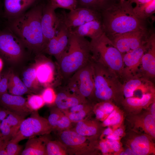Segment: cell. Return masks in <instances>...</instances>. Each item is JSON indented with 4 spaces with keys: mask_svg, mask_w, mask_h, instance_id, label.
<instances>
[{
    "mask_svg": "<svg viewBox=\"0 0 155 155\" xmlns=\"http://www.w3.org/2000/svg\"><path fill=\"white\" fill-rule=\"evenodd\" d=\"M133 11L138 18L143 20H148L155 12V0L147 3L136 5Z\"/></svg>",
    "mask_w": 155,
    "mask_h": 155,
    "instance_id": "obj_30",
    "label": "cell"
},
{
    "mask_svg": "<svg viewBox=\"0 0 155 155\" xmlns=\"http://www.w3.org/2000/svg\"><path fill=\"white\" fill-rule=\"evenodd\" d=\"M65 87L71 92L86 99L94 96V78L92 60L71 77Z\"/></svg>",
    "mask_w": 155,
    "mask_h": 155,
    "instance_id": "obj_7",
    "label": "cell"
},
{
    "mask_svg": "<svg viewBox=\"0 0 155 155\" xmlns=\"http://www.w3.org/2000/svg\"><path fill=\"white\" fill-rule=\"evenodd\" d=\"M119 1H120V2H123V1H125L126 0H118Z\"/></svg>",
    "mask_w": 155,
    "mask_h": 155,
    "instance_id": "obj_57",
    "label": "cell"
},
{
    "mask_svg": "<svg viewBox=\"0 0 155 155\" xmlns=\"http://www.w3.org/2000/svg\"><path fill=\"white\" fill-rule=\"evenodd\" d=\"M8 141H5L0 150V155H7L6 146Z\"/></svg>",
    "mask_w": 155,
    "mask_h": 155,
    "instance_id": "obj_48",
    "label": "cell"
},
{
    "mask_svg": "<svg viewBox=\"0 0 155 155\" xmlns=\"http://www.w3.org/2000/svg\"><path fill=\"white\" fill-rule=\"evenodd\" d=\"M22 81L26 87L31 91L35 92L38 89L36 85L38 84L36 75L35 67L27 69L23 74Z\"/></svg>",
    "mask_w": 155,
    "mask_h": 155,
    "instance_id": "obj_32",
    "label": "cell"
},
{
    "mask_svg": "<svg viewBox=\"0 0 155 155\" xmlns=\"http://www.w3.org/2000/svg\"><path fill=\"white\" fill-rule=\"evenodd\" d=\"M48 138L44 136H35L28 139L22 155H46V144Z\"/></svg>",
    "mask_w": 155,
    "mask_h": 155,
    "instance_id": "obj_23",
    "label": "cell"
},
{
    "mask_svg": "<svg viewBox=\"0 0 155 155\" xmlns=\"http://www.w3.org/2000/svg\"><path fill=\"white\" fill-rule=\"evenodd\" d=\"M4 141L3 139L0 137V150L2 147L4 143Z\"/></svg>",
    "mask_w": 155,
    "mask_h": 155,
    "instance_id": "obj_54",
    "label": "cell"
},
{
    "mask_svg": "<svg viewBox=\"0 0 155 155\" xmlns=\"http://www.w3.org/2000/svg\"><path fill=\"white\" fill-rule=\"evenodd\" d=\"M95 112L96 118L98 119L104 120L105 118L104 113L96 106H95Z\"/></svg>",
    "mask_w": 155,
    "mask_h": 155,
    "instance_id": "obj_46",
    "label": "cell"
},
{
    "mask_svg": "<svg viewBox=\"0 0 155 155\" xmlns=\"http://www.w3.org/2000/svg\"><path fill=\"white\" fill-rule=\"evenodd\" d=\"M114 134L120 137L121 136L123 133V130L121 128L117 129L113 132Z\"/></svg>",
    "mask_w": 155,
    "mask_h": 155,
    "instance_id": "obj_50",
    "label": "cell"
},
{
    "mask_svg": "<svg viewBox=\"0 0 155 155\" xmlns=\"http://www.w3.org/2000/svg\"><path fill=\"white\" fill-rule=\"evenodd\" d=\"M70 30L62 23L56 34L47 43L43 51L54 56L58 61L68 45Z\"/></svg>",
    "mask_w": 155,
    "mask_h": 155,
    "instance_id": "obj_14",
    "label": "cell"
},
{
    "mask_svg": "<svg viewBox=\"0 0 155 155\" xmlns=\"http://www.w3.org/2000/svg\"><path fill=\"white\" fill-rule=\"evenodd\" d=\"M10 112H11L5 108L0 107V128L2 121L7 117ZM0 137L2 138L0 131Z\"/></svg>",
    "mask_w": 155,
    "mask_h": 155,
    "instance_id": "obj_44",
    "label": "cell"
},
{
    "mask_svg": "<svg viewBox=\"0 0 155 155\" xmlns=\"http://www.w3.org/2000/svg\"><path fill=\"white\" fill-rule=\"evenodd\" d=\"M99 145L103 154H107L109 151L110 150L109 147L105 140L101 141Z\"/></svg>",
    "mask_w": 155,
    "mask_h": 155,
    "instance_id": "obj_45",
    "label": "cell"
},
{
    "mask_svg": "<svg viewBox=\"0 0 155 155\" xmlns=\"http://www.w3.org/2000/svg\"><path fill=\"white\" fill-rule=\"evenodd\" d=\"M130 148L137 155H146L154 153L155 148L149 138L145 135L136 137L130 144Z\"/></svg>",
    "mask_w": 155,
    "mask_h": 155,
    "instance_id": "obj_24",
    "label": "cell"
},
{
    "mask_svg": "<svg viewBox=\"0 0 155 155\" xmlns=\"http://www.w3.org/2000/svg\"><path fill=\"white\" fill-rule=\"evenodd\" d=\"M92 108L87 101L62 111L72 122L76 123L86 118Z\"/></svg>",
    "mask_w": 155,
    "mask_h": 155,
    "instance_id": "obj_25",
    "label": "cell"
},
{
    "mask_svg": "<svg viewBox=\"0 0 155 155\" xmlns=\"http://www.w3.org/2000/svg\"><path fill=\"white\" fill-rule=\"evenodd\" d=\"M37 0H4V15L10 19H14L24 13L28 7Z\"/></svg>",
    "mask_w": 155,
    "mask_h": 155,
    "instance_id": "obj_22",
    "label": "cell"
},
{
    "mask_svg": "<svg viewBox=\"0 0 155 155\" xmlns=\"http://www.w3.org/2000/svg\"><path fill=\"white\" fill-rule=\"evenodd\" d=\"M104 33L107 36L148 28V20L140 19L128 0L115 3L101 13Z\"/></svg>",
    "mask_w": 155,
    "mask_h": 155,
    "instance_id": "obj_1",
    "label": "cell"
},
{
    "mask_svg": "<svg viewBox=\"0 0 155 155\" xmlns=\"http://www.w3.org/2000/svg\"><path fill=\"white\" fill-rule=\"evenodd\" d=\"M23 45L20 38L9 30H0V54L10 61H17L22 57Z\"/></svg>",
    "mask_w": 155,
    "mask_h": 155,
    "instance_id": "obj_10",
    "label": "cell"
},
{
    "mask_svg": "<svg viewBox=\"0 0 155 155\" xmlns=\"http://www.w3.org/2000/svg\"><path fill=\"white\" fill-rule=\"evenodd\" d=\"M9 75H0V96L7 92Z\"/></svg>",
    "mask_w": 155,
    "mask_h": 155,
    "instance_id": "obj_42",
    "label": "cell"
},
{
    "mask_svg": "<svg viewBox=\"0 0 155 155\" xmlns=\"http://www.w3.org/2000/svg\"><path fill=\"white\" fill-rule=\"evenodd\" d=\"M59 141L65 148L68 154L85 155L92 150L90 137L84 136L70 129L60 131Z\"/></svg>",
    "mask_w": 155,
    "mask_h": 155,
    "instance_id": "obj_9",
    "label": "cell"
},
{
    "mask_svg": "<svg viewBox=\"0 0 155 155\" xmlns=\"http://www.w3.org/2000/svg\"><path fill=\"white\" fill-rule=\"evenodd\" d=\"M108 144L109 149L114 151L117 152L121 149V145L118 140H112L109 139L105 140Z\"/></svg>",
    "mask_w": 155,
    "mask_h": 155,
    "instance_id": "obj_43",
    "label": "cell"
},
{
    "mask_svg": "<svg viewBox=\"0 0 155 155\" xmlns=\"http://www.w3.org/2000/svg\"><path fill=\"white\" fill-rule=\"evenodd\" d=\"M92 60L90 42L85 37L72 34L70 31L67 46L57 61L62 79L69 80Z\"/></svg>",
    "mask_w": 155,
    "mask_h": 155,
    "instance_id": "obj_3",
    "label": "cell"
},
{
    "mask_svg": "<svg viewBox=\"0 0 155 155\" xmlns=\"http://www.w3.org/2000/svg\"><path fill=\"white\" fill-rule=\"evenodd\" d=\"M25 117L11 112L1 122L0 131L5 141L10 140L18 131Z\"/></svg>",
    "mask_w": 155,
    "mask_h": 155,
    "instance_id": "obj_18",
    "label": "cell"
},
{
    "mask_svg": "<svg viewBox=\"0 0 155 155\" xmlns=\"http://www.w3.org/2000/svg\"><path fill=\"white\" fill-rule=\"evenodd\" d=\"M154 32L153 30L148 28L107 37L123 54L146 42Z\"/></svg>",
    "mask_w": 155,
    "mask_h": 155,
    "instance_id": "obj_8",
    "label": "cell"
},
{
    "mask_svg": "<svg viewBox=\"0 0 155 155\" xmlns=\"http://www.w3.org/2000/svg\"><path fill=\"white\" fill-rule=\"evenodd\" d=\"M125 152L126 153L127 155H135V154L130 148L127 149Z\"/></svg>",
    "mask_w": 155,
    "mask_h": 155,
    "instance_id": "obj_53",
    "label": "cell"
},
{
    "mask_svg": "<svg viewBox=\"0 0 155 155\" xmlns=\"http://www.w3.org/2000/svg\"><path fill=\"white\" fill-rule=\"evenodd\" d=\"M55 9L49 2L43 8L41 22L46 44L56 34L62 23L60 13L57 14Z\"/></svg>",
    "mask_w": 155,
    "mask_h": 155,
    "instance_id": "obj_13",
    "label": "cell"
},
{
    "mask_svg": "<svg viewBox=\"0 0 155 155\" xmlns=\"http://www.w3.org/2000/svg\"><path fill=\"white\" fill-rule=\"evenodd\" d=\"M106 138L110 140H119L120 139V137L113 133L107 136Z\"/></svg>",
    "mask_w": 155,
    "mask_h": 155,
    "instance_id": "obj_49",
    "label": "cell"
},
{
    "mask_svg": "<svg viewBox=\"0 0 155 155\" xmlns=\"http://www.w3.org/2000/svg\"><path fill=\"white\" fill-rule=\"evenodd\" d=\"M26 103L28 107L32 112L38 111L45 104L41 95L34 94L28 96Z\"/></svg>",
    "mask_w": 155,
    "mask_h": 155,
    "instance_id": "obj_34",
    "label": "cell"
},
{
    "mask_svg": "<svg viewBox=\"0 0 155 155\" xmlns=\"http://www.w3.org/2000/svg\"><path fill=\"white\" fill-rule=\"evenodd\" d=\"M44 5H38L13 19L11 30L24 45L36 52L43 51L46 45L42 31L41 18Z\"/></svg>",
    "mask_w": 155,
    "mask_h": 155,
    "instance_id": "obj_2",
    "label": "cell"
},
{
    "mask_svg": "<svg viewBox=\"0 0 155 155\" xmlns=\"http://www.w3.org/2000/svg\"><path fill=\"white\" fill-rule=\"evenodd\" d=\"M41 95L45 104H52L55 103L57 94L51 87H46L43 91Z\"/></svg>",
    "mask_w": 155,
    "mask_h": 155,
    "instance_id": "obj_38",
    "label": "cell"
},
{
    "mask_svg": "<svg viewBox=\"0 0 155 155\" xmlns=\"http://www.w3.org/2000/svg\"><path fill=\"white\" fill-rule=\"evenodd\" d=\"M72 122L64 113L59 119L56 129L60 131L70 129Z\"/></svg>",
    "mask_w": 155,
    "mask_h": 155,
    "instance_id": "obj_40",
    "label": "cell"
},
{
    "mask_svg": "<svg viewBox=\"0 0 155 155\" xmlns=\"http://www.w3.org/2000/svg\"><path fill=\"white\" fill-rule=\"evenodd\" d=\"M129 1L132 3H133L136 4V5L143 4L150 2L153 0H128Z\"/></svg>",
    "mask_w": 155,
    "mask_h": 155,
    "instance_id": "obj_47",
    "label": "cell"
},
{
    "mask_svg": "<svg viewBox=\"0 0 155 155\" xmlns=\"http://www.w3.org/2000/svg\"><path fill=\"white\" fill-rule=\"evenodd\" d=\"M94 96L101 101L123 100V84L119 78L101 63L92 59Z\"/></svg>",
    "mask_w": 155,
    "mask_h": 155,
    "instance_id": "obj_4",
    "label": "cell"
},
{
    "mask_svg": "<svg viewBox=\"0 0 155 155\" xmlns=\"http://www.w3.org/2000/svg\"><path fill=\"white\" fill-rule=\"evenodd\" d=\"M96 106L104 113L105 118L115 109V106L110 101H101Z\"/></svg>",
    "mask_w": 155,
    "mask_h": 155,
    "instance_id": "obj_41",
    "label": "cell"
},
{
    "mask_svg": "<svg viewBox=\"0 0 155 155\" xmlns=\"http://www.w3.org/2000/svg\"><path fill=\"white\" fill-rule=\"evenodd\" d=\"M8 90L11 94L20 96L31 92L22 81L12 73H9Z\"/></svg>",
    "mask_w": 155,
    "mask_h": 155,
    "instance_id": "obj_29",
    "label": "cell"
},
{
    "mask_svg": "<svg viewBox=\"0 0 155 155\" xmlns=\"http://www.w3.org/2000/svg\"><path fill=\"white\" fill-rule=\"evenodd\" d=\"M151 36L148 41L144 44L122 54L123 67L121 79L124 82L136 76H141L140 69L141 59L149 46Z\"/></svg>",
    "mask_w": 155,
    "mask_h": 155,
    "instance_id": "obj_11",
    "label": "cell"
},
{
    "mask_svg": "<svg viewBox=\"0 0 155 155\" xmlns=\"http://www.w3.org/2000/svg\"><path fill=\"white\" fill-rule=\"evenodd\" d=\"M47 155H67L68 153L64 146L59 141L47 139L46 144Z\"/></svg>",
    "mask_w": 155,
    "mask_h": 155,
    "instance_id": "obj_33",
    "label": "cell"
},
{
    "mask_svg": "<svg viewBox=\"0 0 155 155\" xmlns=\"http://www.w3.org/2000/svg\"><path fill=\"white\" fill-rule=\"evenodd\" d=\"M77 8H84L101 13L112 4L116 0H77Z\"/></svg>",
    "mask_w": 155,
    "mask_h": 155,
    "instance_id": "obj_28",
    "label": "cell"
},
{
    "mask_svg": "<svg viewBox=\"0 0 155 155\" xmlns=\"http://www.w3.org/2000/svg\"><path fill=\"white\" fill-rule=\"evenodd\" d=\"M29 117L22 121L11 140L18 143L26 139L48 134L53 130L48 119L40 116L38 111H33Z\"/></svg>",
    "mask_w": 155,
    "mask_h": 155,
    "instance_id": "obj_6",
    "label": "cell"
},
{
    "mask_svg": "<svg viewBox=\"0 0 155 155\" xmlns=\"http://www.w3.org/2000/svg\"><path fill=\"white\" fill-rule=\"evenodd\" d=\"M154 91L147 92L140 96L126 98L123 103L129 106L135 108L144 107L151 104L155 100Z\"/></svg>",
    "mask_w": 155,
    "mask_h": 155,
    "instance_id": "obj_26",
    "label": "cell"
},
{
    "mask_svg": "<svg viewBox=\"0 0 155 155\" xmlns=\"http://www.w3.org/2000/svg\"><path fill=\"white\" fill-rule=\"evenodd\" d=\"M73 130L81 135L90 137L98 133V126L96 122L86 118L76 123Z\"/></svg>",
    "mask_w": 155,
    "mask_h": 155,
    "instance_id": "obj_27",
    "label": "cell"
},
{
    "mask_svg": "<svg viewBox=\"0 0 155 155\" xmlns=\"http://www.w3.org/2000/svg\"><path fill=\"white\" fill-rule=\"evenodd\" d=\"M63 112L57 107L53 108L51 110L48 120L53 130L56 129L57 123Z\"/></svg>",
    "mask_w": 155,
    "mask_h": 155,
    "instance_id": "obj_37",
    "label": "cell"
},
{
    "mask_svg": "<svg viewBox=\"0 0 155 155\" xmlns=\"http://www.w3.org/2000/svg\"><path fill=\"white\" fill-rule=\"evenodd\" d=\"M92 59L98 62L122 78L123 55L104 33L90 42Z\"/></svg>",
    "mask_w": 155,
    "mask_h": 155,
    "instance_id": "obj_5",
    "label": "cell"
},
{
    "mask_svg": "<svg viewBox=\"0 0 155 155\" xmlns=\"http://www.w3.org/2000/svg\"><path fill=\"white\" fill-rule=\"evenodd\" d=\"M140 73L143 77L149 80L155 77V34L152 35L149 46L142 58Z\"/></svg>",
    "mask_w": 155,
    "mask_h": 155,
    "instance_id": "obj_15",
    "label": "cell"
},
{
    "mask_svg": "<svg viewBox=\"0 0 155 155\" xmlns=\"http://www.w3.org/2000/svg\"><path fill=\"white\" fill-rule=\"evenodd\" d=\"M113 132V130L109 127H108L104 131L103 133V135H104L107 136Z\"/></svg>",
    "mask_w": 155,
    "mask_h": 155,
    "instance_id": "obj_51",
    "label": "cell"
},
{
    "mask_svg": "<svg viewBox=\"0 0 155 155\" xmlns=\"http://www.w3.org/2000/svg\"><path fill=\"white\" fill-rule=\"evenodd\" d=\"M0 102L4 108L25 117L32 112L27 106L26 100L22 96L6 93L0 96Z\"/></svg>",
    "mask_w": 155,
    "mask_h": 155,
    "instance_id": "obj_16",
    "label": "cell"
},
{
    "mask_svg": "<svg viewBox=\"0 0 155 155\" xmlns=\"http://www.w3.org/2000/svg\"><path fill=\"white\" fill-rule=\"evenodd\" d=\"M87 101L85 98L69 91L65 87L57 94L55 103L57 108L63 111Z\"/></svg>",
    "mask_w": 155,
    "mask_h": 155,
    "instance_id": "obj_21",
    "label": "cell"
},
{
    "mask_svg": "<svg viewBox=\"0 0 155 155\" xmlns=\"http://www.w3.org/2000/svg\"><path fill=\"white\" fill-rule=\"evenodd\" d=\"M153 84L149 80L142 76L134 77L123 84V93L125 98L134 96L135 92L151 90Z\"/></svg>",
    "mask_w": 155,
    "mask_h": 155,
    "instance_id": "obj_19",
    "label": "cell"
},
{
    "mask_svg": "<svg viewBox=\"0 0 155 155\" xmlns=\"http://www.w3.org/2000/svg\"><path fill=\"white\" fill-rule=\"evenodd\" d=\"M150 107L151 114L152 115L155 117V100L151 103Z\"/></svg>",
    "mask_w": 155,
    "mask_h": 155,
    "instance_id": "obj_52",
    "label": "cell"
},
{
    "mask_svg": "<svg viewBox=\"0 0 155 155\" xmlns=\"http://www.w3.org/2000/svg\"><path fill=\"white\" fill-rule=\"evenodd\" d=\"M3 66V63L2 62V61L1 59V58H0V71L2 67Z\"/></svg>",
    "mask_w": 155,
    "mask_h": 155,
    "instance_id": "obj_55",
    "label": "cell"
},
{
    "mask_svg": "<svg viewBox=\"0 0 155 155\" xmlns=\"http://www.w3.org/2000/svg\"><path fill=\"white\" fill-rule=\"evenodd\" d=\"M120 155H127L126 153L125 152H123L119 154Z\"/></svg>",
    "mask_w": 155,
    "mask_h": 155,
    "instance_id": "obj_56",
    "label": "cell"
},
{
    "mask_svg": "<svg viewBox=\"0 0 155 155\" xmlns=\"http://www.w3.org/2000/svg\"><path fill=\"white\" fill-rule=\"evenodd\" d=\"M41 61L35 67L38 84L46 88L49 87L55 79V67L54 64L44 56L40 55Z\"/></svg>",
    "mask_w": 155,
    "mask_h": 155,
    "instance_id": "obj_17",
    "label": "cell"
},
{
    "mask_svg": "<svg viewBox=\"0 0 155 155\" xmlns=\"http://www.w3.org/2000/svg\"><path fill=\"white\" fill-rule=\"evenodd\" d=\"M122 120L121 114L115 109L103 120V125L104 126H108L117 125Z\"/></svg>",
    "mask_w": 155,
    "mask_h": 155,
    "instance_id": "obj_36",
    "label": "cell"
},
{
    "mask_svg": "<svg viewBox=\"0 0 155 155\" xmlns=\"http://www.w3.org/2000/svg\"><path fill=\"white\" fill-rule=\"evenodd\" d=\"M63 23L69 29L94 20H101V13L90 9L78 7L66 13H61Z\"/></svg>",
    "mask_w": 155,
    "mask_h": 155,
    "instance_id": "obj_12",
    "label": "cell"
},
{
    "mask_svg": "<svg viewBox=\"0 0 155 155\" xmlns=\"http://www.w3.org/2000/svg\"><path fill=\"white\" fill-rule=\"evenodd\" d=\"M72 34L79 36L88 37L91 40L98 38L104 33L101 20L88 22L78 27L70 29Z\"/></svg>",
    "mask_w": 155,
    "mask_h": 155,
    "instance_id": "obj_20",
    "label": "cell"
},
{
    "mask_svg": "<svg viewBox=\"0 0 155 155\" xmlns=\"http://www.w3.org/2000/svg\"><path fill=\"white\" fill-rule=\"evenodd\" d=\"M18 143L11 140L7 142L6 146L7 155H17L20 154L22 146Z\"/></svg>",
    "mask_w": 155,
    "mask_h": 155,
    "instance_id": "obj_39",
    "label": "cell"
},
{
    "mask_svg": "<svg viewBox=\"0 0 155 155\" xmlns=\"http://www.w3.org/2000/svg\"><path fill=\"white\" fill-rule=\"evenodd\" d=\"M136 124L142 128L145 133L153 138L155 137V117L151 114L146 115Z\"/></svg>",
    "mask_w": 155,
    "mask_h": 155,
    "instance_id": "obj_31",
    "label": "cell"
},
{
    "mask_svg": "<svg viewBox=\"0 0 155 155\" xmlns=\"http://www.w3.org/2000/svg\"><path fill=\"white\" fill-rule=\"evenodd\" d=\"M49 2L55 9L61 8L71 11L77 6V0H49Z\"/></svg>",
    "mask_w": 155,
    "mask_h": 155,
    "instance_id": "obj_35",
    "label": "cell"
}]
</instances>
